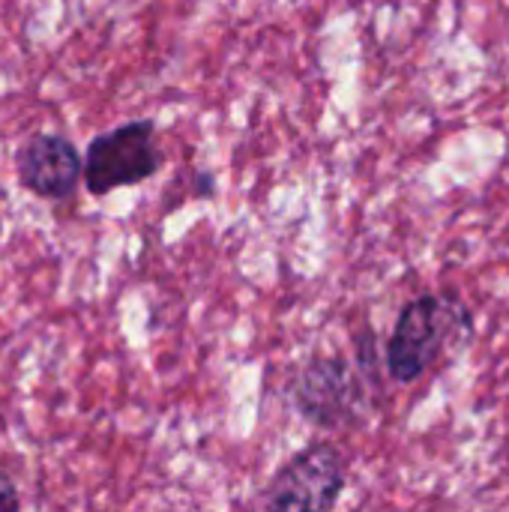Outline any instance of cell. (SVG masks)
Instances as JSON below:
<instances>
[{"label": "cell", "mask_w": 509, "mask_h": 512, "mask_svg": "<svg viewBox=\"0 0 509 512\" xmlns=\"http://www.w3.org/2000/svg\"><path fill=\"white\" fill-rule=\"evenodd\" d=\"M15 174L30 195L63 201L84 177V159L69 138L36 132L15 150Z\"/></svg>", "instance_id": "obj_5"}, {"label": "cell", "mask_w": 509, "mask_h": 512, "mask_svg": "<svg viewBox=\"0 0 509 512\" xmlns=\"http://www.w3.org/2000/svg\"><path fill=\"white\" fill-rule=\"evenodd\" d=\"M348 483V462L330 441L291 456L264 492L267 512H330Z\"/></svg>", "instance_id": "obj_2"}, {"label": "cell", "mask_w": 509, "mask_h": 512, "mask_svg": "<svg viewBox=\"0 0 509 512\" xmlns=\"http://www.w3.org/2000/svg\"><path fill=\"white\" fill-rule=\"evenodd\" d=\"M474 330L471 309L459 297L423 294L408 300L396 318L393 336L387 339V372L396 384L420 381L441 351L459 336L468 339Z\"/></svg>", "instance_id": "obj_1"}, {"label": "cell", "mask_w": 509, "mask_h": 512, "mask_svg": "<svg viewBox=\"0 0 509 512\" xmlns=\"http://www.w3.org/2000/svg\"><path fill=\"white\" fill-rule=\"evenodd\" d=\"M162 165L153 120H132L90 141L84 156V183L90 195H108L144 183Z\"/></svg>", "instance_id": "obj_4"}, {"label": "cell", "mask_w": 509, "mask_h": 512, "mask_svg": "<svg viewBox=\"0 0 509 512\" xmlns=\"http://www.w3.org/2000/svg\"><path fill=\"white\" fill-rule=\"evenodd\" d=\"M294 408L321 429H348L363 420L366 390L345 357H312L291 378Z\"/></svg>", "instance_id": "obj_3"}, {"label": "cell", "mask_w": 509, "mask_h": 512, "mask_svg": "<svg viewBox=\"0 0 509 512\" xmlns=\"http://www.w3.org/2000/svg\"><path fill=\"white\" fill-rule=\"evenodd\" d=\"M0 512H21V495L9 474L0 471Z\"/></svg>", "instance_id": "obj_6"}]
</instances>
